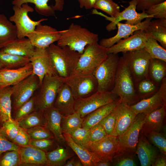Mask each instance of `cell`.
Masks as SVG:
<instances>
[{
    "instance_id": "1",
    "label": "cell",
    "mask_w": 166,
    "mask_h": 166,
    "mask_svg": "<svg viewBox=\"0 0 166 166\" xmlns=\"http://www.w3.org/2000/svg\"><path fill=\"white\" fill-rule=\"evenodd\" d=\"M111 91L119 97L121 102L129 106L140 100L136 91L132 77L122 56L120 58L113 86Z\"/></svg>"
},
{
    "instance_id": "2",
    "label": "cell",
    "mask_w": 166,
    "mask_h": 166,
    "mask_svg": "<svg viewBox=\"0 0 166 166\" xmlns=\"http://www.w3.org/2000/svg\"><path fill=\"white\" fill-rule=\"evenodd\" d=\"M60 33L57 45L67 46L81 54L87 45L98 42L99 40L98 34L74 23H71L68 29L60 31Z\"/></svg>"
},
{
    "instance_id": "3",
    "label": "cell",
    "mask_w": 166,
    "mask_h": 166,
    "mask_svg": "<svg viewBox=\"0 0 166 166\" xmlns=\"http://www.w3.org/2000/svg\"><path fill=\"white\" fill-rule=\"evenodd\" d=\"M48 49L52 64L59 76L66 77L76 69L81 54L67 46L54 43Z\"/></svg>"
},
{
    "instance_id": "4",
    "label": "cell",
    "mask_w": 166,
    "mask_h": 166,
    "mask_svg": "<svg viewBox=\"0 0 166 166\" xmlns=\"http://www.w3.org/2000/svg\"><path fill=\"white\" fill-rule=\"evenodd\" d=\"M62 78L75 100L87 97L97 91V82L92 74L75 70L68 77Z\"/></svg>"
},
{
    "instance_id": "5",
    "label": "cell",
    "mask_w": 166,
    "mask_h": 166,
    "mask_svg": "<svg viewBox=\"0 0 166 166\" xmlns=\"http://www.w3.org/2000/svg\"><path fill=\"white\" fill-rule=\"evenodd\" d=\"M120 58L117 53L108 54L106 59L93 71L92 74L98 84L97 91L105 92L112 90Z\"/></svg>"
},
{
    "instance_id": "6",
    "label": "cell",
    "mask_w": 166,
    "mask_h": 166,
    "mask_svg": "<svg viewBox=\"0 0 166 166\" xmlns=\"http://www.w3.org/2000/svg\"><path fill=\"white\" fill-rule=\"evenodd\" d=\"M63 83L58 75H45L36 95L35 109L42 113L53 106L59 90Z\"/></svg>"
},
{
    "instance_id": "7",
    "label": "cell",
    "mask_w": 166,
    "mask_h": 166,
    "mask_svg": "<svg viewBox=\"0 0 166 166\" xmlns=\"http://www.w3.org/2000/svg\"><path fill=\"white\" fill-rule=\"evenodd\" d=\"M122 53L134 83L149 77L148 68L151 58L144 48Z\"/></svg>"
},
{
    "instance_id": "8",
    "label": "cell",
    "mask_w": 166,
    "mask_h": 166,
    "mask_svg": "<svg viewBox=\"0 0 166 166\" xmlns=\"http://www.w3.org/2000/svg\"><path fill=\"white\" fill-rule=\"evenodd\" d=\"M108 49L98 42L87 45L80 55L75 70L92 74L107 58Z\"/></svg>"
},
{
    "instance_id": "9",
    "label": "cell",
    "mask_w": 166,
    "mask_h": 166,
    "mask_svg": "<svg viewBox=\"0 0 166 166\" xmlns=\"http://www.w3.org/2000/svg\"><path fill=\"white\" fill-rule=\"evenodd\" d=\"M13 9L14 14L9 20L14 23L17 38L26 37L28 34L34 31L37 25L47 20L44 18L37 21L31 20L28 14L34 12V9L27 3L23 4L21 6L13 5Z\"/></svg>"
},
{
    "instance_id": "10",
    "label": "cell",
    "mask_w": 166,
    "mask_h": 166,
    "mask_svg": "<svg viewBox=\"0 0 166 166\" xmlns=\"http://www.w3.org/2000/svg\"><path fill=\"white\" fill-rule=\"evenodd\" d=\"M119 98L111 91H97L87 97L75 100V111L83 118L98 108Z\"/></svg>"
},
{
    "instance_id": "11",
    "label": "cell",
    "mask_w": 166,
    "mask_h": 166,
    "mask_svg": "<svg viewBox=\"0 0 166 166\" xmlns=\"http://www.w3.org/2000/svg\"><path fill=\"white\" fill-rule=\"evenodd\" d=\"M39 87V78L33 73L18 83L11 86L12 108L14 112L28 101Z\"/></svg>"
},
{
    "instance_id": "12",
    "label": "cell",
    "mask_w": 166,
    "mask_h": 166,
    "mask_svg": "<svg viewBox=\"0 0 166 166\" xmlns=\"http://www.w3.org/2000/svg\"><path fill=\"white\" fill-rule=\"evenodd\" d=\"M95 158L112 163L113 157L120 149L117 137L107 135L101 140L88 144L85 147Z\"/></svg>"
},
{
    "instance_id": "13",
    "label": "cell",
    "mask_w": 166,
    "mask_h": 166,
    "mask_svg": "<svg viewBox=\"0 0 166 166\" xmlns=\"http://www.w3.org/2000/svg\"><path fill=\"white\" fill-rule=\"evenodd\" d=\"M33 73L38 78L40 86L46 75H58L51 63L48 48H35L33 56L30 58Z\"/></svg>"
},
{
    "instance_id": "14",
    "label": "cell",
    "mask_w": 166,
    "mask_h": 166,
    "mask_svg": "<svg viewBox=\"0 0 166 166\" xmlns=\"http://www.w3.org/2000/svg\"><path fill=\"white\" fill-rule=\"evenodd\" d=\"M164 106H166V78L163 80L158 90L154 94L129 106L137 115L149 113Z\"/></svg>"
},
{
    "instance_id": "15",
    "label": "cell",
    "mask_w": 166,
    "mask_h": 166,
    "mask_svg": "<svg viewBox=\"0 0 166 166\" xmlns=\"http://www.w3.org/2000/svg\"><path fill=\"white\" fill-rule=\"evenodd\" d=\"M60 36V31L50 26L40 23L26 37L35 48L45 49L57 42Z\"/></svg>"
},
{
    "instance_id": "16",
    "label": "cell",
    "mask_w": 166,
    "mask_h": 166,
    "mask_svg": "<svg viewBox=\"0 0 166 166\" xmlns=\"http://www.w3.org/2000/svg\"><path fill=\"white\" fill-rule=\"evenodd\" d=\"M146 114L136 115L132 123L122 134L118 137L120 149L135 154L139 134Z\"/></svg>"
},
{
    "instance_id": "17",
    "label": "cell",
    "mask_w": 166,
    "mask_h": 166,
    "mask_svg": "<svg viewBox=\"0 0 166 166\" xmlns=\"http://www.w3.org/2000/svg\"><path fill=\"white\" fill-rule=\"evenodd\" d=\"M129 6L115 17H108L104 15L106 19L110 21L111 22L106 26V30L110 31L116 28V24L118 22L125 20L126 21L125 23L130 25H135L141 22L144 18H152L153 17L149 16L144 11L141 13L136 12L137 2L136 0H132L129 2Z\"/></svg>"
},
{
    "instance_id": "18",
    "label": "cell",
    "mask_w": 166,
    "mask_h": 166,
    "mask_svg": "<svg viewBox=\"0 0 166 166\" xmlns=\"http://www.w3.org/2000/svg\"><path fill=\"white\" fill-rule=\"evenodd\" d=\"M130 37L121 39L117 43L108 48V54H117L119 52H126L144 48L149 36L144 30H140Z\"/></svg>"
},
{
    "instance_id": "19",
    "label": "cell",
    "mask_w": 166,
    "mask_h": 166,
    "mask_svg": "<svg viewBox=\"0 0 166 166\" xmlns=\"http://www.w3.org/2000/svg\"><path fill=\"white\" fill-rule=\"evenodd\" d=\"M152 18H146L144 21L135 25L118 22L116 24L118 27V31L116 34L110 38H102L99 44L109 48L121 39L126 38L130 35H132L134 32L140 30H144Z\"/></svg>"
},
{
    "instance_id": "20",
    "label": "cell",
    "mask_w": 166,
    "mask_h": 166,
    "mask_svg": "<svg viewBox=\"0 0 166 166\" xmlns=\"http://www.w3.org/2000/svg\"><path fill=\"white\" fill-rule=\"evenodd\" d=\"M31 3L35 5L34 9L39 14L56 17L55 11H62L64 9V0H13L12 4L21 6L23 4Z\"/></svg>"
},
{
    "instance_id": "21",
    "label": "cell",
    "mask_w": 166,
    "mask_h": 166,
    "mask_svg": "<svg viewBox=\"0 0 166 166\" xmlns=\"http://www.w3.org/2000/svg\"><path fill=\"white\" fill-rule=\"evenodd\" d=\"M116 121L111 135L118 137L124 133L130 126L136 115L129 105L120 101L116 107Z\"/></svg>"
},
{
    "instance_id": "22",
    "label": "cell",
    "mask_w": 166,
    "mask_h": 166,
    "mask_svg": "<svg viewBox=\"0 0 166 166\" xmlns=\"http://www.w3.org/2000/svg\"><path fill=\"white\" fill-rule=\"evenodd\" d=\"M45 126L53 134L58 144H64L65 140L62 132V115L53 106L43 112Z\"/></svg>"
},
{
    "instance_id": "23",
    "label": "cell",
    "mask_w": 166,
    "mask_h": 166,
    "mask_svg": "<svg viewBox=\"0 0 166 166\" xmlns=\"http://www.w3.org/2000/svg\"><path fill=\"white\" fill-rule=\"evenodd\" d=\"M135 154L137 155L141 166H151L152 165L158 153L146 136L140 132Z\"/></svg>"
},
{
    "instance_id": "24",
    "label": "cell",
    "mask_w": 166,
    "mask_h": 166,
    "mask_svg": "<svg viewBox=\"0 0 166 166\" xmlns=\"http://www.w3.org/2000/svg\"><path fill=\"white\" fill-rule=\"evenodd\" d=\"M75 101L70 89L63 83L59 90L53 107L62 116L66 115L75 112Z\"/></svg>"
},
{
    "instance_id": "25",
    "label": "cell",
    "mask_w": 166,
    "mask_h": 166,
    "mask_svg": "<svg viewBox=\"0 0 166 166\" xmlns=\"http://www.w3.org/2000/svg\"><path fill=\"white\" fill-rule=\"evenodd\" d=\"M3 87L15 85L33 73L30 62L17 68H4L0 70Z\"/></svg>"
},
{
    "instance_id": "26",
    "label": "cell",
    "mask_w": 166,
    "mask_h": 166,
    "mask_svg": "<svg viewBox=\"0 0 166 166\" xmlns=\"http://www.w3.org/2000/svg\"><path fill=\"white\" fill-rule=\"evenodd\" d=\"M166 106L146 114L140 132L145 135L150 132H161L166 116Z\"/></svg>"
},
{
    "instance_id": "27",
    "label": "cell",
    "mask_w": 166,
    "mask_h": 166,
    "mask_svg": "<svg viewBox=\"0 0 166 166\" xmlns=\"http://www.w3.org/2000/svg\"><path fill=\"white\" fill-rule=\"evenodd\" d=\"M19 152L21 166L45 165V152L31 146L20 147Z\"/></svg>"
},
{
    "instance_id": "28",
    "label": "cell",
    "mask_w": 166,
    "mask_h": 166,
    "mask_svg": "<svg viewBox=\"0 0 166 166\" xmlns=\"http://www.w3.org/2000/svg\"><path fill=\"white\" fill-rule=\"evenodd\" d=\"M35 47L27 37L17 38L11 43L0 49L3 52L30 58Z\"/></svg>"
},
{
    "instance_id": "29",
    "label": "cell",
    "mask_w": 166,
    "mask_h": 166,
    "mask_svg": "<svg viewBox=\"0 0 166 166\" xmlns=\"http://www.w3.org/2000/svg\"><path fill=\"white\" fill-rule=\"evenodd\" d=\"M120 102L119 98L87 114L83 118L82 127L89 129L98 124L114 110Z\"/></svg>"
},
{
    "instance_id": "30",
    "label": "cell",
    "mask_w": 166,
    "mask_h": 166,
    "mask_svg": "<svg viewBox=\"0 0 166 166\" xmlns=\"http://www.w3.org/2000/svg\"><path fill=\"white\" fill-rule=\"evenodd\" d=\"M145 32L158 41L166 49V18L151 20L144 30Z\"/></svg>"
},
{
    "instance_id": "31",
    "label": "cell",
    "mask_w": 166,
    "mask_h": 166,
    "mask_svg": "<svg viewBox=\"0 0 166 166\" xmlns=\"http://www.w3.org/2000/svg\"><path fill=\"white\" fill-rule=\"evenodd\" d=\"M45 166H64L67 160L73 156V154L67 148L57 144L54 149L46 152Z\"/></svg>"
},
{
    "instance_id": "32",
    "label": "cell",
    "mask_w": 166,
    "mask_h": 166,
    "mask_svg": "<svg viewBox=\"0 0 166 166\" xmlns=\"http://www.w3.org/2000/svg\"><path fill=\"white\" fill-rule=\"evenodd\" d=\"M17 38L15 25L5 15L0 14V49Z\"/></svg>"
},
{
    "instance_id": "33",
    "label": "cell",
    "mask_w": 166,
    "mask_h": 166,
    "mask_svg": "<svg viewBox=\"0 0 166 166\" xmlns=\"http://www.w3.org/2000/svg\"><path fill=\"white\" fill-rule=\"evenodd\" d=\"M11 86L0 87V120L3 122L12 118Z\"/></svg>"
},
{
    "instance_id": "34",
    "label": "cell",
    "mask_w": 166,
    "mask_h": 166,
    "mask_svg": "<svg viewBox=\"0 0 166 166\" xmlns=\"http://www.w3.org/2000/svg\"><path fill=\"white\" fill-rule=\"evenodd\" d=\"M65 143L77 156L84 166H94V158L86 148L75 143L70 136L63 133Z\"/></svg>"
},
{
    "instance_id": "35",
    "label": "cell",
    "mask_w": 166,
    "mask_h": 166,
    "mask_svg": "<svg viewBox=\"0 0 166 166\" xmlns=\"http://www.w3.org/2000/svg\"><path fill=\"white\" fill-rule=\"evenodd\" d=\"M149 77L160 86L166 76V62L162 60L151 58L148 68Z\"/></svg>"
},
{
    "instance_id": "36",
    "label": "cell",
    "mask_w": 166,
    "mask_h": 166,
    "mask_svg": "<svg viewBox=\"0 0 166 166\" xmlns=\"http://www.w3.org/2000/svg\"><path fill=\"white\" fill-rule=\"evenodd\" d=\"M134 85L136 93L140 99L152 96L157 91L159 87L149 77L135 83Z\"/></svg>"
},
{
    "instance_id": "37",
    "label": "cell",
    "mask_w": 166,
    "mask_h": 166,
    "mask_svg": "<svg viewBox=\"0 0 166 166\" xmlns=\"http://www.w3.org/2000/svg\"><path fill=\"white\" fill-rule=\"evenodd\" d=\"M30 58L0 51V61L5 68L15 69L23 66L30 62Z\"/></svg>"
},
{
    "instance_id": "38",
    "label": "cell",
    "mask_w": 166,
    "mask_h": 166,
    "mask_svg": "<svg viewBox=\"0 0 166 166\" xmlns=\"http://www.w3.org/2000/svg\"><path fill=\"white\" fill-rule=\"evenodd\" d=\"M83 118L76 112L62 116L61 128L62 133L69 134L75 129L82 127Z\"/></svg>"
},
{
    "instance_id": "39",
    "label": "cell",
    "mask_w": 166,
    "mask_h": 166,
    "mask_svg": "<svg viewBox=\"0 0 166 166\" xmlns=\"http://www.w3.org/2000/svg\"><path fill=\"white\" fill-rule=\"evenodd\" d=\"M18 122L20 127L26 130L37 126H44L43 113L35 109Z\"/></svg>"
},
{
    "instance_id": "40",
    "label": "cell",
    "mask_w": 166,
    "mask_h": 166,
    "mask_svg": "<svg viewBox=\"0 0 166 166\" xmlns=\"http://www.w3.org/2000/svg\"><path fill=\"white\" fill-rule=\"evenodd\" d=\"M144 49L151 58L158 59L166 62V49L160 45L155 39L149 36Z\"/></svg>"
},
{
    "instance_id": "41",
    "label": "cell",
    "mask_w": 166,
    "mask_h": 166,
    "mask_svg": "<svg viewBox=\"0 0 166 166\" xmlns=\"http://www.w3.org/2000/svg\"><path fill=\"white\" fill-rule=\"evenodd\" d=\"M135 154L119 149L113 157L111 165L114 166H136Z\"/></svg>"
},
{
    "instance_id": "42",
    "label": "cell",
    "mask_w": 166,
    "mask_h": 166,
    "mask_svg": "<svg viewBox=\"0 0 166 166\" xmlns=\"http://www.w3.org/2000/svg\"><path fill=\"white\" fill-rule=\"evenodd\" d=\"M93 8L100 10L111 17H116L120 12L119 6L113 0H96Z\"/></svg>"
},
{
    "instance_id": "43",
    "label": "cell",
    "mask_w": 166,
    "mask_h": 166,
    "mask_svg": "<svg viewBox=\"0 0 166 166\" xmlns=\"http://www.w3.org/2000/svg\"><path fill=\"white\" fill-rule=\"evenodd\" d=\"M20 127L18 121L12 118L2 123L0 129L6 138L12 142L18 134Z\"/></svg>"
},
{
    "instance_id": "44",
    "label": "cell",
    "mask_w": 166,
    "mask_h": 166,
    "mask_svg": "<svg viewBox=\"0 0 166 166\" xmlns=\"http://www.w3.org/2000/svg\"><path fill=\"white\" fill-rule=\"evenodd\" d=\"M161 132H153L144 135L148 141L157 147L161 153L166 155V139Z\"/></svg>"
},
{
    "instance_id": "45",
    "label": "cell",
    "mask_w": 166,
    "mask_h": 166,
    "mask_svg": "<svg viewBox=\"0 0 166 166\" xmlns=\"http://www.w3.org/2000/svg\"><path fill=\"white\" fill-rule=\"evenodd\" d=\"M36 95H33L14 112V119L18 121L35 109Z\"/></svg>"
},
{
    "instance_id": "46",
    "label": "cell",
    "mask_w": 166,
    "mask_h": 166,
    "mask_svg": "<svg viewBox=\"0 0 166 166\" xmlns=\"http://www.w3.org/2000/svg\"><path fill=\"white\" fill-rule=\"evenodd\" d=\"M19 150L7 151L0 156V166H21Z\"/></svg>"
},
{
    "instance_id": "47",
    "label": "cell",
    "mask_w": 166,
    "mask_h": 166,
    "mask_svg": "<svg viewBox=\"0 0 166 166\" xmlns=\"http://www.w3.org/2000/svg\"><path fill=\"white\" fill-rule=\"evenodd\" d=\"M69 135L75 143L84 148L89 143V129L80 128Z\"/></svg>"
},
{
    "instance_id": "48",
    "label": "cell",
    "mask_w": 166,
    "mask_h": 166,
    "mask_svg": "<svg viewBox=\"0 0 166 166\" xmlns=\"http://www.w3.org/2000/svg\"><path fill=\"white\" fill-rule=\"evenodd\" d=\"M32 140H39L54 138L53 134L44 126H39L27 129Z\"/></svg>"
},
{
    "instance_id": "49",
    "label": "cell",
    "mask_w": 166,
    "mask_h": 166,
    "mask_svg": "<svg viewBox=\"0 0 166 166\" xmlns=\"http://www.w3.org/2000/svg\"><path fill=\"white\" fill-rule=\"evenodd\" d=\"M116 107L111 113L99 123L104 128L108 135H111L115 126L116 121Z\"/></svg>"
},
{
    "instance_id": "50",
    "label": "cell",
    "mask_w": 166,
    "mask_h": 166,
    "mask_svg": "<svg viewBox=\"0 0 166 166\" xmlns=\"http://www.w3.org/2000/svg\"><path fill=\"white\" fill-rule=\"evenodd\" d=\"M144 11L153 18H166V1L154 5Z\"/></svg>"
},
{
    "instance_id": "51",
    "label": "cell",
    "mask_w": 166,
    "mask_h": 166,
    "mask_svg": "<svg viewBox=\"0 0 166 166\" xmlns=\"http://www.w3.org/2000/svg\"><path fill=\"white\" fill-rule=\"evenodd\" d=\"M54 138L31 140L30 146L35 147L45 152L50 151L57 144Z\"/></svg>"
},
{
    "instance_id": "52",
    "label": "cell",
    "mask_w": 166,
    "mask_h": 166,
    "mask_svg": "<svg viewBox=\"0 0 166 166\" xmlns=\"http://www.w3.org/2000/svg\"><path fill=\"white\" fill-rule=\"evenodd\" d=\"M107 135L104 128L98 123L89 129V142L87 145L98 141Z\"/></svg>"
},
{
    "instance_id": "53",
    "label": "cell",
    "mask_w": 166,
    "mask_h": 166,
    "mask_svg": "<svg viewBox=\"0 0 166 166\" xmlns=\"http://www.w3.org/2000/svg\"><path fill=\"white\" fill-rule=\"evenodd\" d=\"M20 148L17 144L9 140L0 129V156L6 151L19 150Z\"/></svg>"
},
{
    "instance_id": "54",
    "label": "cell",
    "mask_w": 166,
    "mask_h": 166,
    "mask_svg": "<svg viewBox=\"0 0 166 166\" xmlns=\"http://www.w3.org/2000/svg\"><path fill=\"white\" fill-rule=\"evenodd\" d=\"M31 139L27 130L20 127L17 136L12 142L15 143L20 147L30 146Z\"/></svg>"
},
{
    "instance_id": "55",
    "label": "cell",
    "mask_w": 166,
    "mask_h": 166,
    "mask_svg": "<svg viewBox=\"0 0 166 166\" xmlns=\"http://www.w3.org/2000/svg\"><path fill=\"white\" fill-rule=\"evenodd\" d=\"M136 9L144 11L151 6L166 1V0H136Z\"/></svg>"
},
{
    "instance_id": "56",
    "label": "cell",
    "mask_w": 166,
    "mask_h": 166,
    "mask_svg": "<svg viewBox=\"0 0 166 166\" xmlns=\"http://www.w3.org/2000/svg\"><path fill=\"white\" fill-rule=\"evenodd\" d=\"M80 8H85L86 10H90L93 7L96 0H77Z\"/></svg>"
},
{
    "instance_id": "57",
    "label": "cell",
    "mask_w": 166,
    "mask_h": 166,
    "mask_svg": "<svg viewBox=\"0 0 166 166\" xmlns=\"http://www.w3.org/2000/svg\"><path fill=\"white\" fill-rule=\"evenodd\" d=\"M166 155L161 153L158 154L152 166H166Z\"/></svg>"
},
{
    "instance_id": "58",
    "label": "cell",
    "mask_w": 166,
    "mask_h": 166,
    "mask_svg": "<svg viewBox=\"0 0 166 166\" xmlns=\"http://www.w3.org/2000/svg\"><path fill=\"white\" fill-rule=\"evenodd\" d=\"M75 158L73 157L66 163L65 166H74Z\"/></svg>"
},
{
    "instance_id": "59",
    "label": "cell",
    "mask_w": 166,
    "mask_h": 166,
    "mask_svg": "<svg viewBox=\"0 0 166 166\" xmlns=\"http://www.w3.org/2000/svg\"><path fill=\"white\" fill-rule=\"evenodd\" d=\"M83 164L80 160H76L75 159L74 166H82Z\"/></svg>"
},
{
    "instance_id": "60",
    "label": "cell",
    "mask_w": 166,
    "mask_h": 166,
    "mask_svg": "<svg viewBox=\"0 0 166 166\" xmlns=\"http://www.w3.org/2000/svg\"><path fill=\"white\" fill-rule=\"evenodd\" d=\"M0 86L2 87H3L2 84V77H1V75L0 73Z\"/></svg>"
},
{
    "instance_id": "61",
    "label": "cell",
    "mask_w": 166,
    "mask_h": 166,
    "mask_svg": "<svg viewBox=\"0 0 166 166\" xmlns=\"http://www.w3.org/2000/svg\"><path fill=\"white\" fill-rule=\"evenodd\" d=\"M3 66L2 63L0 61V70L4 68Z\"/></svg>"
},
{
    "instance_id": "62",
    "label": "cell",
    "mask_w": 166,
    "mask_h": 166,
    "mask_svg": "<svg viewBox=\"0 0 166 166\" xmlns=\"http://www.w3.org/2000/svg\"><path fill=\"white\" fill-rule=\"evenodd\" d=\"M2 126V123L1 122V121H0V129L1 128Z\"/></svg>"
},
{
    "instance_id": "63",
    "label": "cell",
    "mask_w": 166,
    "mask_h": 166,
    "mask_svg": "<svg viewBox=\"0 0 166 166\" xmlns=\"http://www.w3.org/2000/svg\"><path fill=\"white\" fill-rule=\"evenodd\" d=\"M1 87V86H0V87Z\"/></svg>"
}]
</instances>
